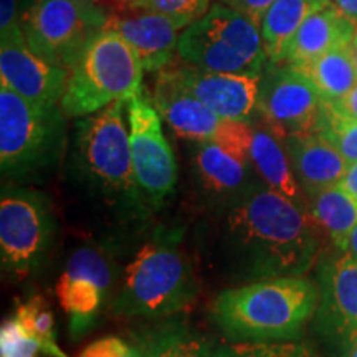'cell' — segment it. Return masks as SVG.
Masks as SVG:
<instances>
[{"label": "cell", "mask_w": 357, "mask_h": 357, "mask_svg": "<svg viewBox=\"0 0 357 357\" xmlns=\"http://www.w3.org/2000/svg\"><path fill=\"white\" fill-rule=\"evenodd\" d=\"M314 227L307 208L268 187L255 189L229 207L222 247L247 280L305 276L319 250Z\"/></svg>", "instance_id": "1"}, {"label": "cell", "mask_w": 357, "mask_h": 357, "mask_svg": "<svg viewBox=\"0 0 357 357\" xmlns=\"http://www.w3.org/2000/svg\"><path fill=\"white\" fill-rule=\"evenodd\" d=\"M319 303V288L305 276H280L230 288L217 296L212 314L235 342L294 341Z\"/></svg>", "instance_id": "2"}, {"label": "cell", "mask_w": 357, "mask_h": 357, "mask_svg": "<svg viewBox=\"0 0 357 357\" xmlns=\"http://www.w3.org/2000/svg\"><path fill=\"white\" fill-rule=\"evenodd\" d=\"M197 296L190 263L178 234H155L126 268L114 311L124 316L159 318L185 310Z\"/></svg>", "instance_id": "3"}, {"label": "cell", "mask_w": 357, "mask_h": 357, "mask_svg": "<svg viewBox=\"0 0 357 357\" xmlns=\"http://www.w3.org/2000/svg\"><path fill=\"white\" fill-rule=\"evenodd\" d=\"M68 71L60 101L68 118H83L114 101L141 96L144 66L131 45L111 29L89 40Z\"/></svg>", "instance_id": "4"}, {"label": "cell", "mask_w": 357, "mask_h": 357, "mask_svg": "<svg viewBox=\"0 0 357 357\" xmlns=\"http://www.w3.org/2000/svg\"><path fill=\"white\" fill-rule=\"evenodd\" d=\"M60 105H38L0 84V169L15 181L45 176L65 147Z\"/></svg>", "instance_id": "5"}, {"label": "cell", "mask_w": 357, "mask_h": 357, "mask_svg": "<svg viewBox=\"0 0 357 357\" xmlns=\"http://www.w3.org/2000/svg\"><path fill=\"white\" fill-rule=\"evenodd\" d=\"M124 102L114 101L77 123L75 174L102 197L141 202L142 192L132 171L131 137L124 121Z\"/></svg>", "instance_id": "6"}, {"label": "cell", "mask_w": 357, "mask_h": 357, "mask_svg": "<svg viewBox=\"0 0 357 357\" xmlns=\"http://www.w3.org/2000/svg\"><path fill=\"white\" fill-rule=\"evenodd\" d=\"M181 61L215 73L261 75L268 63L260 26L223 2L182 30L177 43Z\"/></svg>", "instance_id": "7"}, {"label": "cell", "mask_w": 357, "mask_h": 357, "mask_svg": "<svg viewBox=\"0 0 357 357\" xmlns=\"http://www.w3.org/2000/svg\"><path fill=\"white\" fill-rule=\"evenodd\" d=\"M108 22L106 8L84 0H32L20 15L29 47L48 63L66 70Z\"/></svg>", "instance_id": "8"}, {"label": "cell", "mask_w": 357, "mask_h": 357, "mask_svg": "<svg viewBox=\"0 0 357 357\" xmlns=\"http://www.w3.org/2000/svg\"><path fill=\"white\" fill-rule=\"evenodd\" d=\"M55 220L42 192L3 187L0 197V258L3 270L25 276L50 247Z\"/></svg>", "instance_id": "9"}, {"label": "cell", "mask_w": 357, "mask_h": 357, "mask_svg": "<svg viewBox=\"0 0 357 357\" xmlns=\"http://www.w3.org/2000/svg\"><path fill=\"white\" fill-rule=\"evenodd\" d=\"M321 95L296 66L268 61L261 71L257 111L281 139L314 131Z\"/></svg>", "instance_id": "10"}, {"label": "cell", "mask_w": 357, "mask_h": 357, "mask_svg": "<svg viewBox=\"0 0 357 357\" xmlns=\"http://www.w3.org/2000/svg\"><path fill=\"white\" fill-rule=\"evenodd\" d=\"M128 123L137 187L149 202H162L176 189L177 162L162 132L160 114L137 96L128 101Z\"/></svg>", "instance_id": "11"}, {"label": "cell", "mask_w": 357, "mask_h": 357, "mask_svg": "<svg viewBox=\"0 0 357 357\" xmlns=\"http://www.w3.org/2000/svg\"><path fill=\"white\" fill-rule=\"evenodd\" d=\"M319 303L314 328L323 341L344 357L357 342V258L347 252L321 261Z\"/></svg>", "instance_id": "12"}, {"label": "cell", "mask_w": 357, "mask_h": 357, "mask_svg": "<svg viewBox=\"0 0 357 357\" xmlns=\"http://www.w3.org/2000/svg\"><path fill=\"white\" fill-rule=\"evenodd\" d=\"M68 75L29 47L20 22L0 32V78L17 95L38 105H60Z\"/></svg>", "instance_id": "13"}, {"label": "cell", "mask_w": 357, "mask_h": 357, "mask_svg": "<svg viewBox=\"0 0 357 357\" xmlns=\"http://www.w3.org/2000/svg\"><path fill=\"white\" fill-rule=\"evenodd\" d=\"M106 29L114 30L139 56L144 71H160L171 65L187 22L147 8H136L113 0Z\"/></svg>", "instance_id": "14"}, {"label": "cell", "mask_w": 357, "mask_h": 357, "mask_svg": "<svg viewBox=\"0 0 357 357\" xmlns=\"http://www.w3.org/2000/svg\"><path fill=\"white\" fill-rule=\"evenodd\" d=\"M178 79L222 119L248 123L258 105L261 75L215 73L172 61Z\"/></svg>", "instance_id": "15"}, {"label": "cell", "mask_w": 357, "mask_h": 357, "mask_svg": "<svg viewBox=\"0 0 357 357\" xmlns=\"http://www.w3.org/2000/svg\"><path fill=\"white\" fill-rule=\"evenodd\" d=\"M153 102L160 118L166 119L172 131L184 139L212 141L218 124L222 123L220 116L207 108L182 84L172 63L158 71Z\"/></svg>", "instance_id": "16"}, {"label": "cell", "mask_w": 357, "mask_h": 357, "mask_svg": "<svg viewBox=\"0 0 357 357\" xmlns=\"http://www.w3.org/2000/svg\"><path fill=\"white\" fill-rule=\"evenodd\" d=\"M283 142L306 199L326 187L337 185L349 166L344 155L316 131L291 134Z\"/></svg>", "instance_id": "17"}, {"label": "cell", "mask_w": 357, "mask_h": 357, "mask_svg": "<svg viewBox=\"0 0 357 357\" xmlns=\"http://www.w3.org/2000/svg\"><path fill=\"white\" fill-rule=\"evenodd\" d=\"M357 22L339 10L336 3H329L303 22L287 50L283 63L296 68L306 66L339 45H347L354 37Z\"/></svg>", "instance_id": "18"}, {"label": "cell", "mask_w": 357, "mask_h": 357, "mask_svg": "<svg viewBox=\"0 0 357 357\" xmlns=\"http://www.w3.org/2000/svg\"><path fill=\"white\" fill-rule=\"evenodd\" d=\"M252 166L234 158L213 141L199 142L195 151V169L205 194L225 200L229 205H235L255 190L250 177Z\"/></svg>", "instance_id": "19"}, {"label": "cell", "mask_w": 357, "mask_h": 357, "mask_svg": "<svg viewBox=\"0 0 357 357\" xmlns=\"http://www.w3.org/2000/svg\"><path fill=\"white\" fill-rule=\"evenodd\" d=\"M270 128L253 129L252 141V164L260 174L261 181L268 189L278 192L303 208H307L306 194L303 192L300 182L294 176L291 162H289L284 142Z\"/></svg>", "instance_id": "20"}, {"label": "cell", "mask_w": 357, "mask_h": 357, "mask_svg": "<svg viewBox=\"0 0 357 357\" xmlns=\"http://www.w3.org/2000/svg\"><path fill=\"white\" fill-rule=\"evenodd\" d=\"M333 3V0H275L263 15L260 33L271 63H283L294 33L307 17Z\"/></svg>", "instance_id": "21"}, {"label": "cell", "mask_w": 357, "mask_h": 357, "mask_svg": "<svg viewBox=\"0 0 357 357\" xmlns=\"http://www.w3.org/2000/svg\"><path fill=\"white\" fill-rule=\"evenodd\" d=\"M307 211L316 227H321L339 252H347L357 223V200L339 185L326 187L307 197Z\"/></svg>", "instance_id": "22"}, {"label": "cell", "mask_w": 357, "mask_h": 357, "mask_svg": "<svg viewBox=\"0 0 357 357\" xmlns=\"http://www.w3.org/2000/svg\"><path fill=\"white\" fill-rule=\"evenodd\" d=\"M323 100L336 101L357 84V65L351 43L339 45L300 68Z\"/></svg>", "instance_id": "23"}, {"label": "cell", "mask_w": 357, "mask_h": 357, "mask_svg": "<svg viewBox=\"0 0 357 357\" xmlns=\"http://www.w3.org/2000/svg\"><path fill=\"white\" fill-rule=\"evenodd\" d=\"M56 294L60 305L68 312L71 334L79 336L95 321L100 311L105 291L93 281L84 278H75L63 273L56 284Z\"/></svg>", "instance_id": "24"}, {"label": "cell", "mask_w": 357, "mask_h": 357, "mask_svg": "<svg viewBox=\"0 0 357 357\" xmlns=\"http://www.w3.org/2000/svg\"><path fill=\"white\" fill-rule=\"evenodd\" d=\"M314 131L331 142L347 162H357V119L341 113L331 101L321 100Z\"/></svg>", "instance_id": "25"}, {"label": "cell", "mask_w": 357, "mask_h": 357, "mask_svg": "<svg viewBox=\"0 0 357 357\" xmlns=\"http://www.w3.org/2000/svg\"><path fill=\"white\" fill-rule=\"evenodd\" d=\"M15 319L22 324L30 336L40 341L43 352L48 356L66 357L55 344V318L50 305L42 296H32L26 303L17 307Z\"/></svg>", "instance_id": "26"}, {"label": "cell", "mask_w": 357, "mask_h": 357, "mask_svg": "<svg viewBox=\"0 0 357 357\" xmlns=\"http://www.w3.org/2000/svg\"><path fill=\"white\" fill-rule=\"evenodd\" d=\"M114 265L108 253L93 247L78 248L66 263L65 273L75 278L93 281L108 294L114 280Z\"/></svg>", "instance_id": "27"}, {"label": "cell", "mask_w": 357, "mask_h": 357, "mask_svg": "<svg viewBox=\"0 0 357 357\" xmlns=\"http://www.w3.org/2000/svg\"><path fill=\"white\" fill-rule=\"evenodd\" d=\"M212 357H319L311 347L294 341L273 342H235L218 346Z\"/></svg>", "instance_id": "28"}, {"label": "cell", "mask_w": 357, "mask_h": 357, "mask_svg": "<svg viewBox=\"0 0 357 357\" xmlns=\"http://www.w3.org/2000/svg\"><path fill=\"white\" fill-rule=\"evenodd\" d=\"M212 141L220 146L223 151L234 155V158L252 164V141L253 128L245 121H234V119H222L218 124Z\"/></svg>", "instance_id": "29"}, {"label": "cell", "mask_w": 357, "mask_h": 357, "mask_svg": "<svg viewBox=\"0 0 357 357\" xmlns=\"http://www.w3.org/2000/svg\"><path fill=\"white\" fill-rule=\"evenodd\" d=\"M155 357H212L204 339L185 331H166L154 336Z\"/></svg>", "instance_id": "30"}, {"label": "cell", "mask_w": 357, "mask_h": 357, "mask_svg": "<svg viewBox=\"0 0 357 357\" xmlns=\"http://www.w3.org/2000/svg\"><path fill=\"white\" fill-rule=\"evenodd\" d=\"M121 2L136 8H147V10L177 17L189 25L204 17L211 8V0H121Z\"/></svg>", "instance_id": "31"}, {"label": "cell", "mask_w": 357, "mask_h": 357, "mask_svg": "<svg viewBox=\"0 0 357 357\" xmlns=\"http://www.w3.org/2000/svg\"><path fill=\"white\" fill-rule=\"evenodd\" d=\"M43 352L40 341L30 336L15 318L2 324L0 331V357H37Z\"/></svg>", "instance_id": "32"}, {"label": "cell", "mask_w": 357, "mask_h": 357, "mask_svg": "<svg viewBox=\"0 0 357 357\" xmlns=\"http://www.w3.org/2000/svg\"><path fill=\"white\" fill-rule=\"evenodd\" d=\"M128 344L119 337H105L89 344L79 357H124Z\"/></svg>", "instance_id": "33"}, {"label": "cell", "mask_w": 357, "mask_h": 357, "mask_svg": "<svg viewBox=\"0 0 357 357\" xmlns=\"http://www.w3.org/2000/svg\"><path fill=\"white\" fill-rule=\"evenodd\" d=\"M220 2L247 15L250 20H253L260 26L263 15H265V12L271 7L275 0H220Z\"/></svg>", "instance_id": "34"}, {"label": "cell", "mask_w": 357, "mask_h": 357, "mask_svg": "<svg viewBox=\"0 0 357 357\" xmlns=\"http://www.w3.org/2000/svg\"><path fill=\"white\" fill-rule=\"evenodd\" d=\"M20 22L19 0H0V32Z\"/></svg>", "instance_id": "35"}, {"label": "cell", "mask_w": 357, "mask_h": 357, "mask_svg": "<svg viewBox=\"0 0 357 357\" xmlns=\"http://www.w3.org/2000/svg\"><path fill=\"white\" fill-rule=\"evenodd\" d=\"M124 357H155L154 337L136 339L131 344H128V352Z\"/></svg>", "instance_id": "36"}, {"label": "cell", "mask_w": 357, "mask_h": 357, "mask_svg": "<svg viewBox=\"0 0 357 357\" xmlns=\"http://www.w3.org/2000/svg\"><path fill=\"white\" fill-rule=\"evenodd\" d=\"M331 102L339 111H341V113H344L352 119H357V84L351 89L349 93H347V95Z\"/></svg>", "instance_id": "37"}, {"label": "cell", "mask_w": 357, "mask_h": 357, "mask_svg": "<svg viewBox=\"0 0 357 357\" xmlns=\"http://www.w3.org/2000/svg\"><path fill=\"white\" fill-rule=\"evenodd\" d=\"M337 185L357 200V162H352L347 166L344 176H342Z\"/></svg>", "instance_id": "38"}, {"label": "cell", "mask_w": 357, "mask_h": 357, "mask_svg": "<svg viewBox=\"0 0 357 357\" xmlns=\"http://www.w3.org/2000/svg\"><path fill=\"white\" fill-rule=\"evenodd\" d=\"M333 2L346 17L357 22V0H333Z\"/></svg>", "instance_id": "39"}, {"label": "cell", "mask_w": 357, "mask_h": 357, "mask_svg": "<svg viewBox=\"0 0 357 357\" xmlns=\"http://www.w3.org/2000/svg\"><path fill=\"white\" fill-rule=\"evenodd\" d=\"M347 253H349V255H352L354 258H357V223H356L354 230H352V234H351L349 245H347Z\"/></svg>", "instance_id": "40"}, {"label": "cell", "mask_w": 357, "mask_h": 357, "mask_svg": "<svg viewBox=\"0 0 357 357\" xmlns=\"http://www.w3.org/2000/svg\"><path fill=\"white\" fill-rule=\"evenodd\" d=\"M351 48H352V55H354V60H356V65H357V26H356V32H354V37H352V42H351Z\"/></svg>", "instance_id": "41"}, {"label": "cell", "mask_w": 357, "mask_h": 357, "mask_svg": "<svg viewBox=\"0 0 357 357\" xmlns=\"http://www.w3.org/2000/svg\"><path fill=\"white\" fill-rule=\"evenodd\" d=\"M344 357H357V342L351 347L349 351H347V354Z\"/></svg>", "instance_id": "42"}, {"label": "cell", "mask_w": 357, "mask_h": 357, "mask_svg": "<svg viewBox=\"0 0 357 357\" xmlns=\"http://www.w3.org/2000/svg\"><path fill=\"white\" fill-rule=\"evenodd\" d=\"M84 2H93V3H96V2H101V0H84Z\"/></svg>", "instance_id": "43"}]
</instances>
